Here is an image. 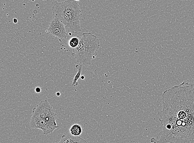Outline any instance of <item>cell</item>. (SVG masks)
Returning a JSON list of instances; mask_svg holds the SVG:
<instances>
[{
	"instance_id": "1",
	"label": "cell",
	"mask_w": 194,
	"mask_h": 143,
	"mask_svg": "<svg viewBox=\"0 0 194 143\" xmlns=\"http://www.w3.org/2000/svg\"><path fill=\"white\" fill-rule=\"evenodd\" d=\"M158 112L162 130L152 143H194V84L183 82L166 90Z\"/></svg>"
},
{
	"instance_id": "2",
	"label": "cell",
	"mask_w": 194,
	"mask_h": 143,
	"mask_svg": "<svg viewBox=\"0 0 194 143\" xmlns=\"http://www.w3.org/2000/svg\"><path fill=\"white\" fill-rule=\"evenodd\" d=\"M53 17L64 25L69 33L75 34L82 31L80 21L82 12L78 1L67 0L57 2L52 8Z\"/></svg>"
},
{
	"instance_id": "3",
	"label": "cell",
	"mask_w": 194,
	"mask_h": 143,
	"mask_svg": "<svg viewBox=\"0 0 194 143\" xmlns=\"http://www.w3.org/2000/svg\"><path fill=\"white\" fill-rule=\"evenodd\" d=\"M57 114L47 100L41 101L34 107L30 120V126L34 129H39L44 134L48 135L59 128L56 120Z\"/></svg>"
},
{
	"instance_id": "4",
	"label": "cell",
	"mask_w": 194,
	"mask_h": 143,
	"mask_svg": "<svg viewBox=\"0 0 194 143\" xmlns=\"http://www.w3.org/2000/svg\"><path fill=\"white\" fill-rule=\"evenodd\" d=\"M99 39L91 32H85L80 37L78 45L73 49V56L77 63L90 65L97 56L100 47Z\"/></svg>"
},
{
	"instance_id": "5",
	"label": "cell",
	"mask_w": 194,
	"mask_h": 143,
	"mask_svg": "<svg viewBox=\"0 0 194 143\" xmlns=\"http://www.w3.org/2000/svg\"><path fill=\"white\" fill-rule=\"evenodd\" d=\"M49 32L53 36L59 39H64L67 38V31L66 27L62 22L55 17L49 25Z\"/></svg>"
},
{
	"instance_id": "6",
	"label": "cell",
	"mask_w": 194,
	"mask_h": 143,
	"mask_svg": "<svg viewBox=\"0 0 194 143\" xmlns=\"http://www.w3.org/2000/svg\"><path fill=\"white\" fill-rule=\"evenodd\" d=\"M58 143H88L85 140L79 136H73L71 134L63 135Z\"/></svg>"
},
{
	"instance_id": "7",
	"label": "cell",
	"mask_w": 194,
	"mask_h": 143,
	"mask_svg": "<svg viewBox=\"0 0 194 143\" xmlns=\"http://www.w3.org/2000/svg\"><path fill=\"white\" fill-rule=\"evenodd\" d=\"M70 134L73 136H79L82 132V128L79 124H74L70 127Z\"/></svg>"
},
{
	"instance_id": "8",
	"label": "cell",
	"mask_w": 194,
	"mask_h": 143,
	"mask_svg": "<svg viewBox=\"0 0 194 143\" xmlns=\"http://www.w3.org/2000/svg\"><path fill=\"white\" fill-rule=\"evenodd\" d=\"M75 67H76V68H77L78 71H77V73L75 75L73 80L72 85L73 86H76L78 84L77 81L80 78L82 72V65H75Z\"/></svg>"
},
{
	"instance_id": "9",
	"label": "cell",
	"mask_w": 194,
	"mask_h": 143,
	"mask_svg": "<svg viewBox=\"0 0 194 143\" xmlns=\"http://www.w3.org/2000/svg\"><path fill=\"white\" fill-rule=\"evenodd\" d=\"M80 36H76L72 37L69 41V45L72 49H75L79 44L80 41Z\"/></svg>"
},
{
	"instance_id": "10",
	"label": "cell",
	"mask_w": 194,
	"mask_h": 143,
	"mask_svg": "<svg viewBox=\"0 0 194 143\" xmlns=\"http://www.w3.org/2000/svg\"><path fill=\"white\" fill-rule=\"evenodd\" d=\"M42 91V89L40 87H37L35 89V92L36 93L39 94Z\"/></svg>"
},
{
	"instance_id": "11",
	"label": "cell",
	"mask_w": 194,
	"mask_h": 143,
	"mask_svg": "<svg viewBox=\"0 0 194 143\" xmlns=\"http://www.w3.org/2000/svg\"><path fill=\"white\" fill-rule=\"evenodd\" d=\"M13 21L14 23H18V20L16 18H14L13 19Z\"/></svg>"
},
{
	"instance_id": "12",
	"label": "cell",
	"mask_w": 194,
	"mask_h": 143,
	"mask_svg": "<svg viewBox=\"0 0 194 143\" xmlns=\"http://www.w3.org/2000/svg\"><path fill=\"white\" fill-rule=\"evenodd\" d=\"M56 96H58V97H59V96L61 95L60 93L58 92H57V93L56 94Z\"/></svg>"
},
{
	"instance_id": "13",
	"label": "cell",
	"mask_w": 194,
	"mask_h": 143,
	"mask_svg": "<svg viewBox=\"0 0 194 143\" xmlns=\"http://www.w3.org/2000/svg\"><path fill=\"white\" fill-rule=\"evenodd\" d=\"M85 78V76L84 75H82L81 76V79H82V80H84Z\"/></svg>"
},
{
	"instance_id": "14",
	"label": "cell",
	"mask_w": 194,
	"mask_h": 143,
	"mask_svg": "<svg viewBox=\"0 0 194 143\" xmlns=\"http://www.w3.org/2000/svg\"><path fill=\"white\" fill-rule=\"evenodd\" d=\"M75 1H79V0H75Z\"/></svg>"
}]
</instances>
